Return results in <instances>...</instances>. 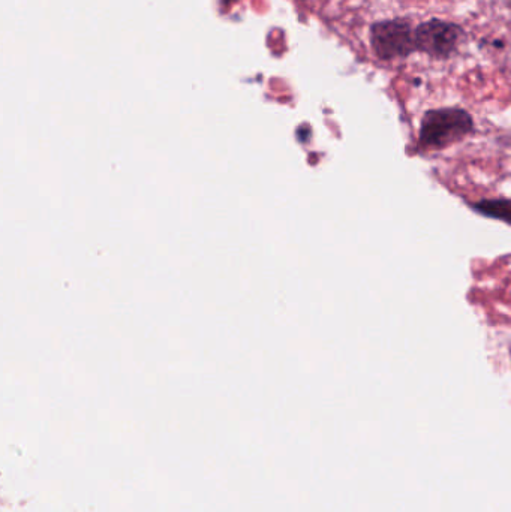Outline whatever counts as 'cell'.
<instances>
[{"mask_svg": "<svg viewBox=\"0 0 511 512\" xmlns=\"http://www.w3.org/2000/svg\"><path fill=\"white\" fill-rule=\"evenodd\" d=\"M473 129V117L462 108L429 110L420 125V146L426 150H443L464 140Z\"/></svg>", "mask_w": 511, "mask_h": 512, "instance_id": "obj_1", "label": "cell"}, {"mask_svg": "<svg viewBox=\"0 0 511 512\" xmlns=\"http://www.w3.org/2000/svg\"><path fill=\"white\" fill-rule=\"evenodd\" d=\"M369 33L372 51L380 60L405 59L417 51L413 26L405 18L377 21Z\"/></svg>", "mask_w": 511, "mask_h": 512, "instance_id": "obj_2", "label": "cell"}, {"mask_svg": "<svg viewBox=\"0 0 511 512\" xmlns=\"http://www.w3.org/2000/svg\"><path fill=\"white\" fill-rule=\"evenodd\" d=\"M464 36V29L459 24L440 18H432L414 29L417 51L429 54L434 59H449L453 56Z\"/></svg>", "mask_w": 511, "mask_h": 512, "instance_id": "obj_3", "label": "cell"}, {"mask_svg": "<svg viewBox=\"0 0 511 512\" xmlns=\"http://www.w3.org/2000/svg\"><path fill=\"white\" fill-rule=\"evenodd\" d=\"M474 210L488 216V218L498 219V221L511 224V201L510 200H483L474 204Z\"/></svg>", "mask_w": 511, "mask_h": 512, "instance_id": "obj_4", "label": "cell"}, {"mask_svg": "<svg viewBox=\"0 0 511 512\" xmlns=\"http://www.w3.org/2000/svg\"><path fill=\"white\" fill-rule=\"evenodd\" d=\"M234 2H237V0H222V6H231Z\"/></svg>", "mask_w": 511, "mask_h": 512, "instance_id": "obj_5", "label": "cell"}]
</instances>
